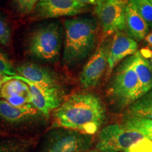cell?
<instances>
[{"label":"cell","instance_id":"28","mask_svg":"<svg viewBox=\"0 0 152 152\" xmlns=\"http://www.w3.org/2000/svg\"><path fill=\"white\" fill-rule=\"evenodd\" d=\"M149 61L150 64H151V68H152V54H151V57H150V58H149Z\"/></svg>","mask_w":152,"mask_h":152},{"label":"cell","instance_id":"26","mask_svg":"<svg viewBox=\"0 0 152 152\" xmlns=\"http://www.w3.org/2000/svg\"><path fill=\"white\" fill-rule=\"evenodd\" d=\"M76 1L87 5H96L100 0H76Z\"/></svg>","mask_w":152,"mask_h":152},{"label":"cell","instance_id":"27","mask_svg":"<svg viewBox=\"0 0 152 152\" xmlns=\"http://www.w3.org/2000/svg\"><path fill=\"white\" fill-rule=\"evenodd\" d=\"M9 81V76L0 72V89L6 82Z\"/></svg>","mask_w":152,"mask_h":152},{"label":"cell","instance_id":"1","mask_svg":"<svg viewBox=\"0 0 152 152\" xmlns=\"http://www.w3.org/2000/svg\"><path fill=\"white\" fill-rule=\"evenodd\" d=\"M105 117V108L97 95L77 92L55 110L53 127L71 129L92 135L101 128Z\"/></svg>","mask_w":152,"mask_h":152},{"label":"cell","instance_id":"4","mask_svg":"<svg viewBox=\"0 0 152 152\" xmlns=\"http://www.w3.org/2000/svg\"><path fill=\"white\" fill-rule=\"evenodd\" d=\"M62 39L63 29L58 23L42 25L28 36V54L40 61L56 63L59 59Z\"/></svg>","mask_w":152,"mask_h":152},{"label":"cell","instance_id":"16","mask_svg":"<svg viewBox=\"0 0 152 152\" xmlns=\"http://www.w3.org/2000/svg\"><path fill=\"white\" fill-rule=\"evenodd\" d=\"M134 67L144 95L152 90V68L149 61L144 58L140 51L134 54Z\"/></svg>","mask_w":152,"mask_h":152},{"label":"cell","instance_id":"3","mask_svg":"<svg viewBox=\"0 0 152 152\" xmlns=\"http://www.w3.org/2000/svg\"><path fill=\"white\" fill-rule=\"evenodd\" d=\"M106 94L111 104L118 109L129 107L142 96L141 85L134 67V54L116 66Z\"/></svg>","mask_w":152,"mask_h":152},{"label":"cell","instance_id":"8","mask_svg":"<svg viewBox=\"0 0 152 152\" xmlns=\"http://www.w3.org/2000/svg\"><path fill=\"white\" fill-rule=\"evenodd\" d=\"M11 79L19 80L28 85L31 92L32 105L47 118L50 112L58 109L64 102V92L61 86L54 87L37 84L19 75L9 76V80Z\"/></svg>","mask_w":152,"mask_h":152},{"label":"cell","instance_id":"5","mask_svg":"<svg viewBox=\"0 0 152 152\" xmlns=\"http://www.w3.org/2000/svg\"><path fill=\"white\" fill-rule=\"evenodd\" d=\"M90 134L64 128H54L45 134L39 152H85L91 147Z\"/></svg>","mask_w":152,"mask_h":152},{"label":"cell","instance_id":"10","mask_svg":"<svg viewBox=\"0 0 152 152\" xmlns=\"http://www.w3.org/2000/svg\"><path fill=\"white\" fill-rule=\"evenodd\" d=\"M47 118L39 110L30 105L17 107L7 101L0 100V121L14 127H26L42 123Z\"/></svg>","mask_w":152,"mask_h":152},{"label":"cell","instance_id":"11","mask_svg":"<svg viewBox=\"0 0 152 152\" xmlns=\"http://www.w3.org/2000/svg\"><path fill=\"white\" fill-rule=\"evenodd\" d=\"M88 8L89 5L76 0H41L36 6L34 14L37 18H55L78 15Z\"/></svg>","mask_w":152,"mask_h":152},{"label":"cell","instance_id":"6","mask_svg":"<svg viewBox=\"0 0 152 152\" xmlns=\"http://www.w3.org/2000/svg\"><path fill=\"white\" fill-rule=\"evenodd\" d=\"M145 139L141 132L125 123H115L101 130L96 147L99 152H125Z\"/></svg>","mask_w":152,"mask_h":152},{"label":"cell","instance_id":"18","mask_svg":"<svg viewBox=\"0 0 152 152\" xmlns=\"http://www.w3.org/2000/svg\"><path fill=\"white\" fill-rule=\"evenodd\" d=\"M35 144V139L24 137L1 139L0 152H30Z\"/></svg>","mask_w":152,"mask_h":152},{"label":"cell","instance_id":"29","mask_svg":"<svg viewBox=\"0 0 152 152\" xmlns=\"http://www.w3.org/2000/svg\"><path fill=\"white\" fill-rule=\"evenodd\" d=\"M85 152H99V151H96V150H90V151H87Z\"/></svg>","mask_w":152,"mask_h":152},{"label":"cell","instance_id":"9","mask_svg":"<svg viewBox=\"0 0 152 152\" xmlns=\"http://www.w3.org/2000/svg\"><path fill=\"white\" fill-rule=\"evenodd\" d=\"M111 43V38H104L84 66L79 76L80 84L83 88L96 87L107 71Z\"/></svg>","mask_w":152,"mask_h":152},{"label":"cell","instance_id":"17","mask_svg":"<svg viewBox=\"0 0 152 152\" xmlns=\"http://www.w3.org/2000/svg\"><path fill=\"white\" fill-rule=\"evenodd\" d=\"M126 115L152 119V90L131 104L128 107Z\"/></svg>","mask_w":152,"mask_h":152},{"label":"cell","instance_id":"21","mask_svg":"<svg viewBox=\"0 0 152 152\" xmlns=\"http://www.w3.org/2000/svg\"><path fill=\"white\" fill-rule=\"evenodd\" d=\"M41 0H14L17 11L20 15H28L34 12L36 6Z\"/></svg>","mask_w":152,"mask_h":152},{"label":"cell","instance_id":"31","mask_svg":"<svg viewBox=\"0 0 152 152\" xmlns=\"http://www.w3.org/2000/svg\"><path fill=\"white\" fill-rule=\"evenodd\" d=\"M149 1H150V2H151V3L152 4V0H149Z\"/></svg>","mask_w":152,"mask_h":152},{"label":"cell","instance_id":"19","mask_svg":"<svg viewBox=\"0 0 152 152\" xmlns=\"http://www.w3.org/2000/svg\"><path fill=\"white\" fill-rule=\"evenodd\" d=\"M123 123L141 132L146 138L152 141V119L142 118L125 115Z\"/></svg>","mask_w":152,"mask_h":152},{"label":"cell","instance_id":"24","mask_svg":"<svg viewBox=\"0 0 152 152\" xmlns=\"http://www.w3.org/2000/svg\"><path fill=\"white\" fill-rule=\"evenodd\" d=\"M125 152H152V141L145 139L130 148Z\"/></svg>","mask_w":152,"mask_h":152},{"label":"cell","instance_id":"23","mask_svg":"<svg viewBox=\"0 0 152 152\" xmlns=\"http://www.w3.org/2000/svg\"><path fill=\"white\" fill-rule=\"evenodd\" d=\"M11 30L9 23L0 14V45L7 47L10 45Z\"/></svg>","mask_w":152,"mask_h":152},{"label":"cell","instance_id":"14","mask_svg":"<svg viewBox=\"0 0 152 152\" xmlns=\"http://www.w3.org/2000/svg\"><path fill=\"white\" fill-rule=\"evenodd\" d=\"M0 97L17 107L32 104V96L29 87L19 80L11 79L6 82L0 89Z\"/></svg>","mask_w":152,"mask_h":152},{"label":"cell","instance_id":"7","mask_svg":"<svg viewBox=\"0 0 152 152\" xmlns=\"http://www.w3.org/2000/svg\"><path fill=\"white\" fill-rule=\"evenodd\" d=\"M127 4L122 0H100L95 5L94 14L102 27L104 39L118 32H125Z\"/></svg>","mask_w":152,"mask_h":152},{"label":"cell","instance_id":"15","mask_svg":"<svg viewBox=\"0 0 152 152\" xmlns=\"http://www.w3.org/2000/svg\"><path fill=\"white\" fill-rule=\"evenodd\" d=\"M126 29L125 33L137 42H140L145 38L149 30V26L134 5L128 1L125 11Z\"/></svg>","mask_w":152,"mask_h":152},{"label":"cell","instance_id":"30","mask_svg":"<svg viewBox=\"0 0 152 152\" xmlns=\"http://www.w3.org/2000/svg\"><path fill=\"white\" fill-rule=\"evenodd\" d=\"M123 1H125V2H128V0H122Z\"/></svg>","mask_w":152,"mask_h":152},{"label":"cell","instance_id":"2","mask_svg":"<svg viewBox=\"0 0 152 152\" xmlns=\"http://www.w3.org/2000/svg\"><path fill=\"white\" fill-rule=\"evenodd\" d=\"M65 39L63 63L66 67H75L94 50L98 39V25L88 17L67 19L64 23Z\"/></svg>","mask_w":152,"mask_h":152},{"label":"cell","instance_id":"13","mask_svg":"<svg viewBox=\"0 0 152 152\" xmlns=\"http://www.w3.org/2000/svg\"><path fill=\"white\" fill-rule=\"evenodd\" d=\"M17 73L28 80L47 86H61V77L52 70L37 64L26 62L16 68Z\"/></svg>","mask_w":152,"mask_h":152},{"label":"cell","instance_id":"22","mask_svg":"<svg viewBox=\"0 0 152 152\" xmlns=\"http://www.w3.org/2000/svg\"><path fill=\"white\" fill-rule=\"evenodd\" d=\"M0 72L8 76L18 75L8 55L0 48Z\"/></svg>","mask_w":152,"mask_h":152},{"label":"cell","instance_id":"25","mask_svg":"<svg viewBox=\"0 0 152 152\" xmlns=\"http://www.w3.org/2000/svg\"><path fill=\"white\" fill-rule=\"evenodd\" d=\"M144 40L148 46L152 48V32L147 34V36L144 39Z\"/></svg>","mask_w":152,"mask_h":152},{"label":"cell","instance_id":"12","mask_svg":"<svg viewBox=\"0 0 152 152\" xmlns=\"http://www.w3.org/2000/svg\"><path fill=\"white\" fill-rule=\"evenodd\" d=\"M138 44L137 41L123 32L114 34L111 39V47L108 58V69L106 76L109 77L114 68L125 58L132 56L137 52Z\"/></svg>","mask_w":152,"mask_h":152},{"label":"cell","instance_id":"20","mask_svg":"<svg viewBox=\"0 0 152 152\" xmlns=\"http://www.w3.org/2000/svg\"><path fill=\"white\" fill-rule=\"evenodd\" d=\"M134 5L139 14L152 28V4L149 0H128Z\"/></svg>","mask_w":152,"mask_h":152}]
</instances>
